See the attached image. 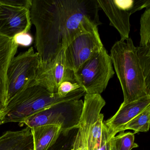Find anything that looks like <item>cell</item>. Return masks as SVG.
<instances>
[{
  "label": "cell",
  "instance_id": "30bf717a",
  "mask_svg": "<svg viewBox=\"0 0 150 150\" xmlns=\"http://www.w3.org/2000/svg\"><path fill=\"white\" fill-rule=\"evenodd\" d=\"M106 104L101 95H85L83 110L72 150H88V136L90 126Z\"/></svg>",
  "mask_w": 150,
  "mask_h": 150
},
{
  "label": "cell",
  "instance_id": "484cf974",
  "mask_svg": "<svg viewBox=\"0 0 150 150\" xmlns=\"http://www.w3.org/2000/svg\"><path fill=\"white\" fill-rule=\"evenodd\" d=\"M4 19V14H3V10L1 6L0 5V26L1 25V23Z\"/></svg>",
  "mask_w": 150,
  "mask_h": 150
},
{
  "label": "cell",
  "instance_id": "e0dca14e",
  "mask_svg": "<svg viewBox=\"0 0 150 150\" xmlns=\"http://www.w3.org/2000/svg\"><path fill=\"white\" fill-rule=\"evenodd\" d=\"M150 125V106H149L128 123L125 126L123 131L132 130L134 131V133L147 132L149 130Z\"/></svg>",
  "mask_w": 150,
  "mask_h": 150
},
{
  "label": "cell",
  "instance_id": "ffe728a7",
  "mask_svg": "<svg viewBox=\"0 0 150 150\" xmlns=\"http://www.w3.org/2000/svg\"><path fill=\"white\" fill-rule=\"evenodd\" d=\"M78 129L61 132L56 143L48 150H72Z\"/></svg>",
  "mask_w": 150,
  "mask_h": 150
},
{
  "label": "cell",
  "instance_id": "d6986e66",
  "mask_svg": "<svg viewBox=\"0 0 150 150\" xmlns=\"http://www.w3.org/2000/svg\"><path fill=\"white\" fill-rule=\"evenodd\" d=\"M137 52L146 88L150 92V45L137 47Z\"/></svg>",
  "mask_w": 150,
  "mask_h": 150
},
{
  "label": "cell",
  "instance_id": "3957f363",
  "mask_svg": "<svg viewBox=\"0 0 150 150\" xmlns=\"http://www.w3.org/2000/svg\"><path fill=\"white\" fill-rule=\"evenodd\" d=\"M116 42L110 56L120 81L125 104L150 95L137 55V47L131 38Z\"/></svg>",
  "mask_w": 150,
  "mask_h": 150
},
{
  "label": "cell",
  "instance_id": "5bb4252c",
  "mask_svg": "<svg viewBox=\"0 0 150 150\" xmlns=\"http://www.w3.org/2000/svg\"><path fill=\"white\" fill-rule=\"evenodd\" d=\"M0 150H34V139L30 128L7 131L0 136Z\"/></svg>",
  "mask_w": 150,
  "mask_h": 150
},
{
  "label": "cell",
  "instance_id": "8fae6325",
  "mask_svg": "<svg viewBox=\"0 0 150 150\" xmlns=\"http://www.w3.org/2000/svg\"><path fill=\"white\" fill-rule=\"evenodd\" d=\"M4 19L0 26V35L9 38L21 33H29L31 26L30 9L3 3L0 1Z\"/></svg>",
  "mask_w": 150,
  "mask_h": 150
},
{
  "label": "cell",
  "instance_id": "4316f807",
  "mask_svg": "<svg viewBox=\"0 0 150 150\" xmlns=\"http://www.w3.org/2000/svg\"><path fill=\"white\" fill-rule=\"evenodd\" d=\"M2 110V109L1 108V107H0V113H1V110Z\"/></svg>",
  "mask_w": 150,
  "mask_h": 150
},
{
  "label": "cell",
  "instance_id": "7402d4cb",
  "mask_svg": "<svg viewBox=\"0 0 150 150\" xmlns=\"http://www.w3.org/2000/svg\"><path fill=\"white\" fill-rule=\"evenodd\" d=\"M81 88L77 82L65 81L62 82L58 89L57 94L61 97L67 96L72 91Z\"/></svg>",
  "mask_w": 150,
  "mask_h": 150
},
{
  "label": "cell",
  "instance_id": "7c38bea8",
  "mask_svg": "<svg viewBox=\"0 0 150 150\" xmlns=\"http://www.w3.org/2000/svg\"><path fill=\"white\" fill-rule=\"evenodd\" d=\"M149 106L150 95L126 104H121L115 114L104 122L111 138L118 132H124L125 125Z\"/></svg>",
  "mask_w": 150,
  "mask_h": 150
},
{
  "label": "cell",
  "instance_id": "7a4b0ae2",
  "mask_svg": "<svg viewBox=\"0 0 150 150\" xmlns=\"http://www.w3.org/2000/svg\"><path fill=\"white\" fill-rule=\"evenodd\" d=\"M86 94L80 88L61 97L57 93H51L38 85L26 88L16 96L0 113V126L8 123L18 122L58 103L79 100Z\"/></svg>",
  "mask_w": 150,
  "mask_h": 150
},
{
  "label": "cell",
  "instance_id": "ac0fdd59",
  "mask_svg": "<svg viewBox=\"0 0 150 150\" xmlns=\"http://www.w3.org/2000/svg\"><path fill=\"white\" fill-rule=\"evenodd\" d=\"M103 117V114L100 113L91 125L88 136V150H96L99 146L102 132Z\"/></svg>",
  "mask_w": 150,
  "mask_h": 150
},
{
  "label": "cell",
  "instance_id": "52a82bcc",
  "mask_svg": "<svg viewBox=\"0 0 150 150\" xmlns=\"http://www.w3.org/2000/svg\"><path fill=\"white\" fill-rule=\"evenodd\" d=\"M97 2L108 18L110 25L119 32L122 41L129 38L131 15L150 6V0H97Z\"/></svg>",
  "mask_w": 150,
  "mask_h": 150
},
{
  "label": "cell",
  "instance_id": "44dd1931",
  "mask_svg": "<svg viewBox=\"0 0 150 150\" xmlns=\"http://www.w3.org/2000/svg\"><path fill=\"white\" fill-rule=\"evenodd\" d=\"M141 47L150 45V6L146 8L140 20Z\"/></svg>",
  "mask_w": 150,
  "mask_h": 150
},
{
  "label": "cell",
  "instance_id": "9a60e30c",
  "mask_svg": "<svg viewBox=\"0 0 150 150\" xmlns=\"http://www.w3.org/2000/svg\"><path fill=\"white\" fill-rule=\"evenodd\" d=\"M34 139V150H48L59 137L62 128L59 125H48L30 128Z\"/></svg>",
  "mask_w": 150,
  "mask_h": 150
},
{
  "label": "cell",
  "instance_id": "2e32d148",
  "mask_svg": "<svg viewBox=\"0 0 150 150\" xmlns=\"http://www.w3.org/2000/svg\"><path fill=\"white\" fill-rule=\"evenodd\" d=\"M138 146L135 143L134 133L130 132H120L111 138L110 142V150H131Z\"/></svg>",
  "mask_w": 150,
  "mask_h": 150
},
{
  "label": "cell",
  "instance_id": "d4e9b609",
  "mask_svg": "<svg viewBox=\"0 0 150 150\" xmlns=\"http://www.w3.org/2000/svg\"><path fill=\"white\" fill-rule=\"evenodd\" d=\"M3 3L16 6L27 8L30 9L32 0H0Z\"/></svg>",
  "mask_w": 150,
  "mask_h": 150
},
{
  "label": "cell",
  "instance_id": "8992f818",
  "mask_svg": "<svg viewBox=\"0 0 150 150\" xmlns=\"http://www.w3.org/2000/svg\"><path fill=\"white\" fill-rule=\"evenodd\" d=\"M39 63V55L32 46L13 58L7 74L6 105L19 93L35 85Z\"/></svg>",
  "mask_w": 150,
  "mask_h": 150
},
{
  "label": "cell",
  "instance_id": "5b68a950",
  "mask_svg": "<svg viewBox=\"0 0 150 150\" xmlns=\"http://www.w3.org/2000/svg\"><path fill=\"white\" fill-rule=\"evenodd\" d=\"M83 106L81 100L60 103L31 116L19 125L30 128L48 125H59L62 132L78 129Z\"/></svg>",
  "mask_w": 150,
  "mask_h": 150
},
{
  "label": "cell",
  "instance_id": "ba28073f",
  "mask_svg": "<svg viewBox=\"0 0 150 150\" xmlns=\"http://www.w3.org/2000/svg\"><path fill=\"white\" fill-rule=\"evenodd\" d=\"M103 47L98 27L80 34L64 50L67 67L74 72Z\"/></svg>",
  "mask_w": 150,
  "mask_h": 150
},
{
  "label": "cell",
  "instance_id": "603a6c76",
  "mask_svg": "<svg viewBox=\"0 0 150 150\" xmlns=\"http://www.w3.org/2000/svg\"><path fill=\"white\" fill-rule=\"evenodd\" d=\"M15 42L19 46L29 47L33 42V38L29 33H21L13 38Z\"/></svg>",
  "mask_w": 150,
  "mask_h": 150
},
{
  "label": "cell",
  "instance_id": "cb8c5ba5",
  "mask_svg": "<svg viewBox=\"0 0 150 150\" xmlns=\"http://www.w3.org/2000/svg\"><path fill=\"white\" fill-rule=\"evenodd\" d=\"M111 139L108 131L104 122L103 125L101 137L99 146L96 150H110V142Z\"/></svg>",
  "mask_w": 150,
  "mask_h": 150
},
{
  "label": "cell",
  "instance_id": "277c9868",
  "mask_svg": "<svg viewBox=\"0 0 150 150\" xmlns=\"http://www.w3.org/2000/svg\"><path fill=\"white\" fill-rule=\"evenodd\" d=\"M74 73L75 80L88 94H100L115 74L110 56L104 47Z\"/></svg>",
  "mask_w": 150,
  "mask_h": 150
},
{
  "label": "cell",
  "instance_id": "6da1fadb",
  "mask_svg": "<svg viewBox=\"0 0 150 150\" xmlns=\"http://www.w3.org/2000/svg\"><path fill=\"white\" fill-rule=\"evenodd\" d=\"M99 9L97 0H32L39 64H48L78 35L98 27Z\"/></svg>",
  "mask_w": 150,
  "mask_h": 150
},
{
  "label": "cell",
  "instance_id": "4fadbf2b",
  "mask_svg": "<svg viewBox=\"0 0 150 150\" xmlns=\"http://www.w3.org/2000/svg\"><path fill=\"white\" fill-rule=\"evenodd\" d=\"M19 46L13 38L0 35V107L2 110L6 105L8 70Z\"/></svg>",
  "mask_w": 150,
  "mask_h": 150
},
{
  "label": "cell",
  "instance_id": "9c48e42d",
  "mask_svg": "<svg viewBox=\"0 0 150 150\" xmlns=\"http://www.w3.org/2000/svg\"><path fill=\"white\" fill-rule=\"evenodd\" d=\"M65 81L77 82L74 72L66 66L64 50L48 64H39L35 85L41 86L51 93H57L60 84Z\"/></svg>",
  "mask_w": 150,
  "mask_h": 150
}]
</instances>
